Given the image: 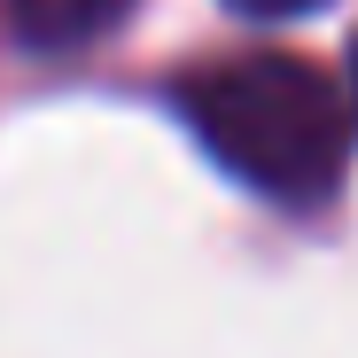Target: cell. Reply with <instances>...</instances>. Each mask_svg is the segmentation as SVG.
I'll return each mask as SVG.
<instances>
[{"instance_id": "4", "label": "cell", "mask_w": 358, "mask_h": 358, "mask_svg": "<svg viewBox=\"0 0 358 358\" xmlns=\"http://www.w3.org/2000/svg\"><path fill=\"white\" fill-rule=\"evenodd\" d=\"M350 94H358V47H350Z\"/></svg>"}, {"instance_id": "1", "label": "cell", "mask_w": 358, "mask_h": 358, "mask_svg": "<svg viewBox=\"0 0 358 358\" xmlns=\"http://www.w3.org/2000/svg\"><path fill=\"white\" fill-rule=\"evenodd\" d=\"M187 133L273 203H312L327 195L350 164V117L335 86L296 63V55H242L171 94Z\"/></svg>"}, {"instance_id": "2", "label": "cell", "mask_w": 358, "mask_h": 358, "mask_svg": "<svg viewBox=\"0 0 358 358\" xmlns=\"http://www.w3.org/2000/svg\"><path fill=\"white\" fill-rule=\"evenodd\" d=\"M133 0H8V24L31 39V47H78V39H101Z\"/></svg>"}, {"instance_id": "3", "label": "cell", "mask_w": 358, "mask_h": 358, "mask_svg": "<svg viewBox=\"0 0 358 358\" xmlns=\"http://www.w3.org/2000/svg\"><path fill=\"white\" fill-rule=\"evenodd\" d=\"M242 16H304V8H327V0H226Z\"/></svg>"}]
</instances>
